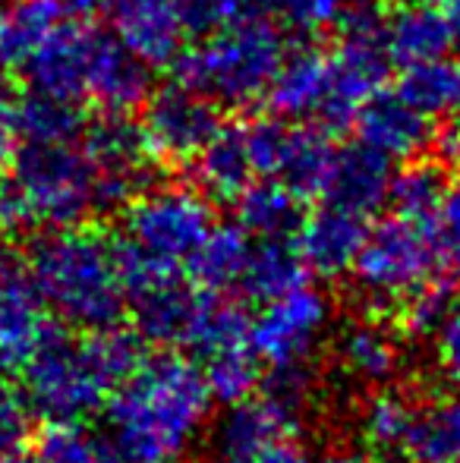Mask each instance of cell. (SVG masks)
<instances>
[{
	"mask_svg": "<svg viewBox=\"0 0 460 463\" xmlns=\"http://www.w3.org/2000/svg\"><path fill=\"white\" fill-rule=\"evenodd\" d=\"M211 413L202 369L180 354L142 356L105 401L101 448L111 463H183Z\"/></svg>",
	"mask_w": 460,
	"mask_h": 463,
	"instance_id": "obj_1",
	"label": "cell"
},
{
	"mask_svg": "<svg viewBox=\"0 0 460 463\" xmlns=\"http://www.w3.org/2000/svg\"><path fill=\"white\" fill-rule=\"evenodd\" d=\"M202 378L209 384L211 401H221L228 407V403L256 394L262 369H258V356L249 350V344H233V347L205 356Z\"/></svg>",
	"mask_w": 460,
	"mask_h": 463,
	"instance_id": "obj_35",
	"label": "cell"
},
{
	"mask_svg": "<svg viewBox=\"0 0 460 463\" xmlns=\"http://www.w3.org/2000/svg\"><path fill=\"white\" fill-rule=\"evenodd\" d=\"M0 4H4V0H0Z\"/></svg>",
	"mask_w": 460,
	"mask_h": 463,
	"instance_id": "obj_53",
	"label": "cell"
},
{
	"mask_svg": "<svg viewBox=\"0 0 460 463\" xmlns=\"http://www.w3.org/2000/svg\"><path fill=\"white\" fill-rule=\"evenodd\" d=\"M436 356L438 366H442L445 375L460 388V306L448 312V318L442 322V328L436 331Z\"/></svg>",
	"mask_w": 460,
	"mask_h": 463,
	"instance_id": "obj_42",
	"label": "cell"
},
{
	"mask_svg": "<svg viewBox=\"0 0 460 463\" xmlns=\"http://www.w3.org/2000/svg\"><path fill=\"white\" fill-rule=\"evenodd\" d=\"M25 271L48 312L80 331L111 328L127 309L114 243L82 224L48 227L25 250Z\"/></svg>",
	"mask_w": 460,
	"mask_h": 463,
	"instance_id": "obj_3",
	"label": "cell"
},
{
	"mask_svg": "<svg viewBox=\"0 0 460 463\" xmlns=\"http://www.w3.org/2000/svg\"><path fill=\"white\" fill-rule=\"evenodd\" d=\"M192 165H196V180L205 195L230 202L237 199L239 189L256 180L243 123H228V127L221 123L215 136L202 146V152L192 158Z\"/></svg>",
	"mask_w": 460,
	"mask_h": 463,
	"instance_id": "obj_24",
	"label": "cell"
},
{
	"mask_svg": "<svg viewBox=\"0 0 460 463\" xmlns=\"http://www.w3.org/2000/svg\"><path fill=\"white\" fill-rule=\"evenodd\" d=\"M445 4V16H448L451 35H455V44H460V0H442Z\"/></svg>",
	"mask_w": 460,
	"mask_h": 463,
	"instance_id": "obj_48",
	"label": "cell"
},
{
	"mask_svg": "<svg viewBox=\"0 0 460 463\" xmlns=\"http://www.w3.org/2000/svg\"><path fill=\"white\" fill-rule=\"evenodd\" d=\"M455 306V287L436 275L400 299V328L410 337H432Z\"/></svg>",
	"mask_w": 460,
	"mask_h": 463,
	"instance_id": "obj_36",
	"label": "cell"
},
{
	"mask_svg": "<svg viewBox=\"0 0 460 463\" xmlns=\"http://www.w3.org/2000/svg\"><path fill=\"white\" fill-rule=\"evenodd\" d=\"M80 148L92 161L95 174H123V177L146 180V165L152 161L139 120L120 110H99L92 120L86 117Z\"/></svg>",
	"mask_w": 460,
	"mask_h": 463,
	"instance_id": "obj_21",
	"label": "cell"
},
{
	"mask_svg": "<svg viewBox=\"0 0 460 463\" xmlns=\"http://www.w3.org/2000/svg\"><path fill=\"white\" fill-rule=\"evenodd\" d=\"M353 0H271V13L303 35H319L341 23Z\"/></svg>",
	"mask_w": 460,
	"mask_h": 463,
	"instance_id": "obj_40",
	"label": "cell"
},
{
	"mask_svg": "<svg viewBox=\"0 0 460 463\" xmlns=\"http://www.w3.org/2000/svg\"><path fill=\"white\" fill-rule=\"evenodd\" d=\"M398 92L417 110H423L426 117L436 120V117H442L457 108L460 67L448 54L436 57V61H423V63H413V67H404V73H400V80H398Z\"/></svg>",
	"mask_w": 460,
	"mask_h": 463,
	"instance_id": "obj_32",
	"label": "cell"
},
{
	"mask_svg": "<svg viewBox=\"0 0 460 463\" xmlns=\"http://www.w3.org/2000/svg\"><path fill=\"white\" fill-rule=\"evenodd\" d=\"M417 403L394 388H379L360 413V432L379 454H404L417 422Z\"/></svg>",
	"mask_w": 460,
	"mask_h": 463,
	"instance_id": "obj_30",
	"label": "cell"
},
{
	"mask_svg": "<svg viewBox=\"0 0 460 463\" xmlns=\"http://www.w3.org/2000/svg\"><path fill=\"white\" fill-rule=\"evenodd\" d=\"M445 195H448V177L438 161L407 158V165L391 174L388 205L394 208V214L436 224Z\"/></svg>",
	"mask_w": 460,
	"mask_h": 463,
	"instance_id": "obj_29",
	"label": "cell"
},
{
	"mask_svg": "<svg viewBox=\"0 0 460 463\" xmlns=\"http://www.w3.org/2000/svg\"><path fill=\"white\" fill-rule=\"evenodd\" d=\"M243 463H313V460H309L303 445H296V441H290V439H281L271 448H265L262 454H256V458H249Z\"/></svg>",
	"mask_w": 460,
	"mask_h": 463,
	"instance_id": "obj_46",
	"label": "cell"
},
{
	"mask_svg": "<svg viewBox=\"0 0 460 463\" xmlns=\"http://www.w3.org/2000/svg\"><path fill=\"white\" fill-rule=\"evenodd\" d=\"M294 237L306 271L319 278H341L347 275L360 252V243L366 237V218L325 202L313 214H303Z\"/></svg>",
	"mask_w": 460,
	"mask_h": 463,
	"instance_id": "obj_17",
	"label": "cell"
},
{
	"mask_svg": "<svg viewBox=\"0 0 460 463\" xmlns=\"http://www.w3.org/2000/svg\"><path fill=\"white\" fill-rule=\"evenodd\" d=\"M306 265L290 240H258L252 243L237 287L256 303H268V299L306 284Z\"/></svg>",
	"mask_w": 460,
	"mask_h": 463,
	"instance_id": "obj_27",
	"label": "cell"
},
{
	"mask_svg": "<svg viewBox=\"0 0 460 463\" xmlns=\"http://www.w3.org/2000/svg\"><path fill=\"white\" fill-rule=\"evenodd\" d=\"M442 246L436 224L413 221L404 214H388L379 224L366 227L353 265V280L379 306H398L407 293L436 278Z\"/></svg>",
	"mask_w": 460,
	"mask_h": 463,
	"instance_id": "obj_6",
	"label": "cell"
},
{
	"mask_svg": "<svg viewBox=\"0 0 460 463\" xmlns=\"http://www.w3.org/2000/svg\"><path fill=\"white\" fill-rule=\"evenodd\" d=\"M199 299H202V287H192L180 271H174V275L158 278L152 284L133 290L127 297V306L133 309L136 331L148 344L186 347Z\"/></svg>",
	"mask_w": 460,
	"mask_h": 463,
	"instance_id": "obj_15",
	"label": "cell"
},
{
	"mask_svg": "<svg viewBox=\"0 0 460 463\" xmlns=\"http://www.w3.org/2000/svg\"><path fill=\"white\" fill-rule=\"evenodd\" d=\"M0 82H6V67H4V61H0Z\"/></svg>",
	"mask_w": 460,
	"mask_h": 463,
	"instance_id": "obj_50",
	"label": "cell"
},
{
	"mask_svg": "<svg viewBox=\"0 0 460 463\" xmlns=\"http://www.w3.org/2000/svg\"><path fill=\"white\" fill-rule=\"evenodd\" d=\"M413 4H442V0H413Z\"/></svg>",
	"mask_w": 460,
	"mask_h": 463,
	"instance_id": "obj_51",
	"label": "cell"
},
{
	"mask_svg": "<svg viewBox=\"0 0 460 463\" xmlns=\"http://www.w3.org/2000/svg\"><path fill=\"white\" fill-rule=\"evenodd\" d=\"M252 237L239 224H215L199 250L186 259L190 278L205 290L224 293L239 284L243 265L249 259Z\"/></svg>",
	"mask_w": 460,
	"mask_h": 463,
	"instance_id": "obj_28",
	"label": "cell"
},
{
	"mask_svg": "<svg viewBox=\"0 0 460 463\" xmlns=\"http://www.w3.org/2000/svg\"><path fill=\"white\" fill-rule=\"evenodd\" d=\"M111 32L148 70L171 67L190 35L183 0H101Z\"/></svg>",
	"mask_w": 460,
	"mask_h": 463,
	"instance_id": "obj_11",
	"label": "cell"
},
{
	"mask_svg": "<svg viewBox=\"0 0 460 463\" xmlns=\"http://www.w3.org/2000/svg\"><path fill=\"white\" fill-rule=\"evenodd\" d=\"M381 25H385V16L375 6V0H353L341 16V38L332 54H325V98L315 114L325 129H347L356 110L379 89H385L391 61H388L385 42H381Z\"/></svg>",
	"mask_w": 460,
	"mask_h": 463,
	"instance_id": "obj_7",
	"label": "cell"
},
{
	"mask_svg": "<svg viewBox=\"0 0 460 463\" xmlns=\"http://www.w3.org/2000/svg\"><path fill=\"white\" fill-rule=\"evenodd\" d=\"M328 86V61L325 51L309 42H300L296 48H287L271 76L265 98L275 117H284L290 123L313 120L322 108Z\"/></svg>",
	"mask_w": 460,
	"mask_h": 463,
	"instance_id": "obj_19",
	"label": "cell"
},
{
	"mask_svg": "<svg viewBox=\"0 0 460 463\" xmlns=\"http://www.w3.org/2000/svg\"><path fill=\"white\" fill-rule=\"evenodd\" d=\"M70 19L63 0H4L0 4V61L23 67L44 42Z\"/></svg>",
	"mask_w": 460,
	"mask_h": 463,
	"instance_id": "obj_23",
	"label": "cell"
},
{
	"mask_svg": "<svg viewBox=\"0 0 460 463\" xmlns=\"http://www.w3.org/2000/svg\"><path fill=\"white\" fill-rule=\"evenodd\" d=\"M139 360V337L117 325L73 337L51 322L23 363L25 397L35 416H44L48 422H80L105 407L111 391Z\"/></svg>",
	"mask_w": 460,
	"mask_h": 463,
	"instance_id": "obj_2",
	"label": "cell"
},
{
	"mask_svg": "<svg viewBox=\"0 0 460 463\" xmlns=\"http://www.w3.org/2000/svg\"><path fill=\"white\" fill-rule=\"evenodd\" d=\"M457 108H460V98H457Z\"/></svg>",
	"mask_w": 460,
	"mask_h": 463,
	"instance_id": "obj_52",
	"label": "cell"
},
{
	"mask_svg": "<svg viewBox=\"0 0 460 463\" xmlns=\"http://www.w3.org/2000/svg\"><path fill=\"white\" fill-rule=\"evenodd\" d=\"M139 127L155 161L190 165L221 127V114L215 101L174 82L146 98Z\"/></svg>",
	"mask_w": 460,
	"mask_h": 463,
	"instance_id": "obj_10",
	"label": "cell"
},
{
	"mask_svg": "<svg viewBox=\"0 0 460 463\" xmlns=\"http://www.w3.org/2000/svg\"><path fill=\"white\" fill-rule=\"evenodd\" d=\"M328 322H332L328 297L322 290H313L309 284H300L262 303V312L249 322L246 344L271 369L309 363Z\"/></svg>",
	"mask_w": 460,
	"mask_h": 463,
	"instance_id": "obj_9",
	"label": "cell"
},
{
	"mask_svg": "<svg viewBox=\"0 0 460 463\" xmlns=\"http://www.w3.org/2000/svg\"><path fill=\"white\" fill-rule=\"evenodd\" d=\"M95 38H99V25L73 23V19L57 25L54 35L19 67L29 92L63 98L73 104L86 101Z\"/></svg>",
	"mask_w": 460,
	"mask_h": 463,
	"instance_id": "obj_12",
	"label": "cell"
},
{
	"mask_svg": "<svg viewBox=\"0 0 460 463\" xmlns=\"http://www.w3.org/2000/svg\"><path fill=\"white\" fill-rule=\"evenodd\" d=\"M391 158L381 152L369 148L366 142H347V146L334 148L332 171L325 180V202L341 205L353 214H375L388 202V186H391Z\"/></svg>",
	"mask_w": 460,
	"mask_h": 463,
	"instance_id": "obj_18",
	"label": "cell"
},
{
	"mask_svg": "<svg viewBox=\"0 0 460 463\" xmlns=\"http://www.w3.org/2000/svg\"><path fill=\"white\" fill-rule=\"evenodd\" d=\"M0 463H32V460H23V458L16 454V458H6V460H0Z\"/></svg>",
	"mask_w": 460,
	"mask_h": 463,
	"instance_id": "obj_49",
	"label": "cell"
},
{
	"mask_svg": "<svg viewBox=\"0 0 460 463\" xmlns=\"http://www.w3.org/2000/svg\"><path fill=\"white\" fill-rule=\"evenodd\" d=\"M381 42H385V54L391 67L404 70L413 67V63L445 57L455 44V35H451L445 10H438L436 4L404 0V6L385 16Z\"/></svg>",
	"mask_w": 460,
	"mask_h": 463,
	"instance_id": "obj_20",
	"label": "cell"
},
{
	"mask_svg": "<svg viewBox=\"0 0 460 463\" xmlns=\"http://www.w3.org/2000/svg\"><path fill=\"white\" fill-rule=\"evenodd\" d=\"M350 127L356 129V139L391 161L417 158L432 142V117L400 98L398 89H379L356 110Z\"/></svg>",
	"mask_w": 460,
	"mask_h": 463,
	"instance_id": "obj_14",
	"label": "cell"
},
{
	"mask_svg": "<svg viewBox=\"0 0 460 463\" xmlns=\"http://www.w3.org/2000/svg\"><path fill=\"white\" fill-rule=\"evenodd\" d=\"M338 360L356 382L388 384L400 372V344L381 322L360 318L341 331Z\"/></svg>",
	"mask_w": 460,
	"mask_h": 463,
	"instance_id": "obj_25",
	"label": "cell"
},
{
	"mask_svg": "<svg viewBox=\"0 0 460 463\" xmlns=\"http://www.w3.org/2000/svg\"><path fill=\"white\" fill-rule=\"evenodd\" d=\"M86 114L80 104L63 98L29 92L16 101V129L19 139L29 142H80Z\"/></svg>",
	"mask_w": 460,
	"mask_h": 463,
	"instance_id": "obj_33",
	"label": "cell"
},
{
	"mask_svg": "<svg viewBox=\"0 0 460 463\" xmlns=\"http://www.w3.org/2000/svg\"><path fill=\"white\" fill-rule=\"evenodd\" d=\"M319 463H375L369 454H362V451H332V454H325Z\"/></svg>",
	"mask_w": 460,
	"mask_h": 463,
	"instance_id": "obj_47",
	"label": "cell"
},
{
	"mask_svg": "<svg viewBox=\"0 0 460 463\" xmlns=\"http://www.w3.org/2000/svg\"><path fill=\"white\" fill-rule=\"evenodd\" d=\"M23 208H19V199L13 193L10 180H0V246L16 233V227L23 224Z\"/></svg>",
	"mask_w": 460,
	"mask_h": 463,
	"instance_id": "obj_45",
	"label": "cell"
},
{
	"mask_svg": "<svg viewBox=\"0 0 460 463\" xmlns=\"http://www.w3.org/2000/svg\"><path fill=\"white\" fill-rule=\"evenodd\" d=\"M246 331H249L246 312L233 299L202 287V299H199L196 318H192L190 337H186V350L199 356L218 354L233 344H246Z\"/></svg>",
	"mask_w": 460,
	"mask_h": 463,
	"instance_id": "obj_34",
	"label": "cell"
},
{
	"mask_svg": "<svg viewBox=\"0 0 460 463\" xmlns=\"http://www.w3.org/2000/svg\"><path fill=\"white\" fill-rule=\"evenodd\" d=\"M48 328V306L38 297L25 265L0 262V366L23 369Z\"/></svg>",
	"mask_w": 460,
	"mask_h": 463,
	"instance_id": "obj_16",
	"label": "cell"
},
{
	"mask_svg": "<svg viewBox=\"0 0 460 463\" xmlns=\"http://www.w3.org/2000/svg\"><path fill=\"white\" fill-rule=\"evenodd\" d=\"M32 463H111L99 439L80 429V422H51L38 439Z\"/></svg>",
	"mask_w": 460,
	"mask_h": 463,
	"instance_id": "obj_37",
	"label": "cell"
},
{
	"mask_svg": "<svg viewBox=\"0 0 460 463\" xmlns=\"http://www.w3.org/2000/svg\"><path fill=\"white\" fill-rule=\"evenodd\" d=\"M35 432V410L25 391L0 378V460L16 458Z\"/></svg>",
	"mask_w": 460,
	"mask_h": 463,
	"instance_id": "obj_38",
	"label": "cell"
},
{
	"mask_svg": "<svg viewBox=\"0 0 460 463\" xmlns=\"http://www.w3.org/2000/svg\"><path fill=\"white\" fill-rule=\"evenodd\" d=\"M16 101L19 95L13 92L6 82H0V165L10 158L13 146L19 142V129H16Z\"/></svg>",
	"mask_w": 460,
	"mask_h": 463,
	"instance_id": "obj_43",
	"label": "cell"
},
{
	"mask_svg": "<svg viewBox=\"0 0 460 463\" xmlns=\"http://www.w3.org/2000/svg\"><path fill=\"white\" fill-rule=\"evenodd\" d=\"M211 227L215 212L202 189L146 186L123 208V237L171 265H186Z\"/></svg>",
	"mask_w": 460,
	"mask_h": 463,
	"instance_id": "obj_8",
	"label": "cell"
},
{
	"mask_svg": "<svg viewBox=\"0 0 460 463\" xmlns=\"http://www.w3.org/2000/svg\"><path fill=\"white\" fill-rule=\"evenodd\" d=\"M290 120L284 117H256V120L243 123L246 148H249V161L256 177H275L277 165H281L284 142H287Z\"/></svg>",
	"mask_w": 460,
	"mask_h": 463,
	"instance_id": "obj_39",
	"label": "cell"
},
{
	"mask_svg": "<svg viewBox=\"0 0 460 463\" xmlns=\"http://www.w3.org/2000/svg\"><path fill=\"white\" fill-rule=\"evenodd\" d=\"M436 233H438V246H442V256H448V262L460 269V177L455 186H448L442 212L436 218Z\"/></svg>",
	"mask_w": 460,
	"mask_h": 463,
	"instance_id": "obj_41",
	"label": "cell"
},
{
	"mask_svg": "<svg viewBox=\"0 0 460 463\" xmlns=\"http://www.w3.org/2000/svg\"><path fill=\"white\" fill-rule=\"evenodd\" d=\"M237 224L252 240H290L303 221V199L277 177L252 180L233 199Z\"/></svg>",
	"mask_w": 460,
	"mask_h": 463,
	"instance_id": "obj_22",
	"label": "cell"
},
{
	"mask_svg": "<svg viewBox=\"0 0 460 463\" xmlns=\"http://www.w3.org/2000/svg\"><path fill=\"white\" fill-rule=\"evenodd\" d=\"M202 42L174 57L180 86L218 108H246L265 98L287 42L271 16H246L202 32Z\"/></svg>",
	"mask_w": 460,
	"mask_h": 463,
	"instance_id": "obj_4",
	"label": "cell"
},
{
	"mask_svg": "<svg viewBox=\"0 0 460 463\" xmlns=\"http://www.w3.org/2000/svg\"><path fill=\"white\" fill-rule=\"evenodd\" d=\"M429 148L442 167H460V123H448L442 129H432Z\"/></svg>",
	"mask_w": 460,
	"mask_h": 463,
	"instance_id": "obj_44",
	"label": "cell"
},
{
	"mask_svg": "<svg viewBox=\"0 0 460 463\" xmlns=\"http://www.w3.org/2000/svg\"><path fill=\"white\" fill-rule=\"evenodd\" d=\"M296 426V413L271 401L268 394H249L228 403L224 416L211 429V454L215 463H243L275 441L287 439Z\"/></svg>",
	"mask_w": 460,
	"mask_h": 463,
	"instance_id": "obj_13",
	"label": "cell"
},
{
	"mask_svg": "<svg viewBox=\"0 0 460 463\" xmlns=\"http://www.w3.org/2000/svg\"><path fill=\"white\" fill-rule=\"evenodd\" d=\"M404 458L413 463H460V394L417 410Z\"/></svg>",
	"mask_w": 460,
	"mask_h": 463,
	"instance_id": "obj_31",
	"label": "cell"
},
{
	"mask_svg": "<svg viewBox=\"0 0 460 463\" xmlns=\"http://www.w3.org/2000/svg\"><path fill=\"white\" fill-rule=\"evenodd\" d=\"M6 165L25 221L70 227L95 212V167L80 142L19 139Z\"/></svg>",
	"mask_w": 460,
	"mask_h": 463,
	"instance_id": "obj_5",
	"label": "cell"
},
{
	"mask_svg": "<svg viewBox=\"0 0 460 463\" xmlns=\"http://www.w3.org/2000/svg\"><path fill=\"white\" fill-rule=\"evenodd\" d=\"M334 142L328 139L325 127H309V123H290L287 142H284L281 165L275 177L287 189H294L300 199L322 195L334 161Z\"/></svg>",
	"mask_w": 460,
	"mask_h": 463,
	"instance_id": "obj_26",
	"label": "cell"
}]
</instances>
